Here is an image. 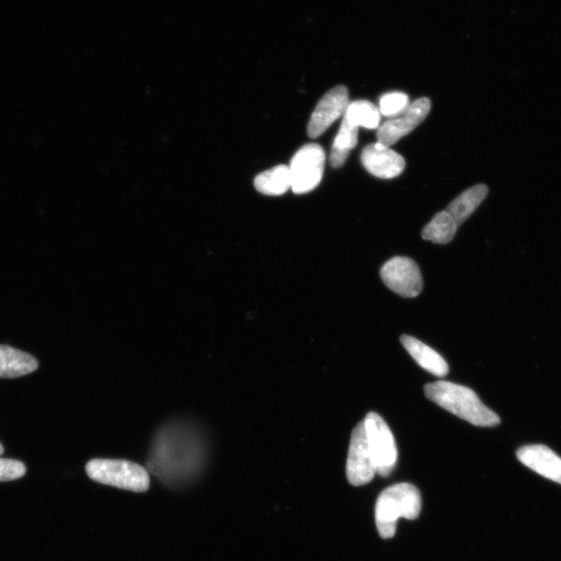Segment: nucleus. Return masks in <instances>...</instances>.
<instances>
[{
  "label": "nucleus",
  "instance_id": "nucleus-1",
  "mask_svg": "<svg viewBox=\"0 0 561 561\" xmlns=\"http://www.w3.org/2000/svg\"><path fill=\"white\" fill-rule=\"evenodd\" d=\"M200 436L182 424L168 425L156 436L148 461L150 471L168 486L192 482L205 463Z\"/></svg>",
  "mask_w": 561,
  "mask_h": 561
},
{
  "label": "nucleus",
  "instance_id": "nucleus-2",
  "mask_svg": "<svg viewBox=\"0 0 561 561\" xmlns=\"http://www.w3.org/2000/svg\"><path fill=\"white\" fill-rule=\"evenodd\" d=\"M424 392L432 402L473 425L493 427L500 424L499 416L468 387L439 381L427 384Z\"/></svg>",
  "mask_w": 561,
  "mask_h": 561
},
{
  "label": "nucleus",
  "instance_id": "nucleus-3",
  "mask_svg": "<svg viewBox=\"0 0 561 561\" xmlns=\"http://www.w3.org/2000/svg\"><path fill=\"white\" fill-rule=\"evenodd\" d=\"M421 495L410 484H398L386 489L376 506V522L383 539H391L400 518L415 520L421 512Z\"/></svg>",
  "mask_w": 561,
  "mask_h": 561
},
{
  "label": "nucleus",
  "instance_id": "nucleus-4",
  "mask_svg": "<svg viewBox=\"0 0 561 561\" xmlns=\"http://www.w3.org/2000/svg\"><path fill=\"white\" fill-rule=\"evenodd\" d=\"M86 471L94 482L105 486L137 493H144L150 487L148 471L133 462L95 459L87 464Z\"/></svg>",
  "mask_w": 561,
  "mask_h": 561
},
{
  "label": "nucleus",
  "instance_id": "nucleus-5",
  "mask_svg": "<svg viewBox=\"0 0 561 561\" xmlns=\"http://www.w3.org/2000/svg\"><path fill=\"white\" fill-rule=\"evenodd\" d=\"M326 153L322 146L308 144L291 159L289 166L291 190L302 195L312 192L323 180Z\"/></svg>",
  "mask_w": 561,
  "mask_h": 561
},
{
  "label": "nucleus",
  "instance_id": "nucleus-6",
  "mask_svg": "<svg viewBox=\"0 0 561 561\" xmlns=\"http://www.w3.org/2000/svg\"><path fill=\"white\" fill-rule=\"evenodd\" d=\"M364 423L367 444L377 473L389 476L397 463V447L390 427L377 413H369Z\"/></svg>",
  "mask_w": 561,
  "mask_h": 561
},
{
  "label": "nucleus",
  "instance_id": "nucleus-7",
  "mask_svg": "<svg viewBox=\"0 0 561 561\" xmlns=\"http://www.w3.org/2000/svg\"><path fill=\"white\" fill-rule=\"evenodd\" d=\"M384 283L397 295L412 299L419 296L423 280L417 263L408 257H394L381 270Z\"/></svg>",
  "mask_w": 561,
  "mask_h": 561
},
{
  "label": "nucleus",
  "instance_id": "nucleus-8",
  "mask_svg": "<svg viewBox=\"0 0 561 561\" xmlns=\"http://www.w3.org/2000/svg\"><path fill=\"white\" fill-rule=\"evenodd\" d=\"M431 109L430 98L422 97L415 100L403 115L388 120L379 127L378 142L387 147L393 146L416 129L429 116Z\"/></svg>",
  "mask_w": 561,
  "mask_h": 561
},
{
  "label": "nucleus",
  "instance_id": "nucleus-9",
  "mask_svg": "<svg viewBox=\"0 0 561 561\" xmlns=\"http://www.w3.org/2000/svg\"><path fill=\"white\" fill-rule=\"evenodd\" d=\"M376 473V465L366 440L364 423L360 422L352 434L346 463L347 479L353 486L360 487L370 483Z\"/></svg>",
  "mask_w": 561,
  "mask_h": 561
},
{
  "label": "nucleus",
  "instance_id": "nucleus-10",
  "mask_svg": "<svg viewBox=\"0 0 561 561\" xmlns=\"http://www.w3.org/2000/svg\"><path fill=\"white\" fill-rule=\"evenodd\" d=\"M350 104L349 90L337 86L330 90L316 105L308 125V135L316 139L342 117Z\"/></svg>",
  "mask_w": 561,
  "mask_h": 561
},
{
  "label": "nucleus",
  "instance_id": "nucleus-11",
  "mask_svg": "<svg viewBox=\"0 0 561 561\" xmlns=\"http://www.w3.org/2000/svg\"><path fill=\"white\" fill-rule=\"evenodd\" d=\"M361 160L371 175L381 179L398 177L406 168L405 158L380 142L366 146Z\"/></svg>",
  "mask_w": 561,
  "mask_h": 561
},
{
  "label": "nucleus",
  "instance_id": "nucleus-12",
  "mask_svg": "<svg viewBox=\"0 0 561 561\" xmlns=\"http://www.w3.org/2000/svg\"><path fill=\"white\" fill-rule=\"evenodd\" d=\"M517 457L532 471L561 485V458L547 446H524L518 450Z\"/></svg>",
  "mask_w": 561,
  "mask_h": 561
},
{
  "label": "nucleus",
  "instance_id": "nucleus-13",
  "mask_svg": "<svg viewBox=\"0 0 561 561\" xmlns=\"http://www.w3.org/2000/svg\"><path fill=\"white\" fill-rule=\"evenodd\" d=\"M405 349L424 370L431 372L438 378H444L449 372V366L444 358L418 339L404 335L400 338Z\"/></svg>",
  "mask_w": 561,
  "mask_h": 561
},
{
  "label": "nucleus",
  "instance_id": "nucleus-14",
  "mask_svg": "<svg viewBox=\"0 0 561 561\" xmlns=\"http://www.w3.org/2000/svg\"><path fill=\"white\" fill-rule=\"evenodd\" d=\"M39 363L28 353L0 345V379H14L36 371Z\"/></svg>",
  "mask_w": 561,
  "mask_h": 561
},
{
  "label": "nucleus",
  "instance_id": "nucleus-15",
  "mask_svg": "<svg viewBox=\"0 0 561 561\" xmlns=\"http://www.w3.org/2000/svg\"><path fill=\"white\" fill-rule=\"evenodd\" d=\"M489 194L488 186L485 184H478L470 187L467 191L462 193L454 199L446 208L451 218L460 227L472 215L473 212L482 204Z\"/></svg>",
  "mask_w": 561,
  "mask_h": 561
},
{
  "label": "nucleus",
  "instance_id": "nucleus-16",
  "mask_svg": "<svg viewBox=\"0 0 561 561\" xmlns=\"http://www.w3.org/2000/svg\"><path fill=\"white\" fill-rule=\"evenodd\" d=\"M381 113L378 106L367 100L351 102L343 115L342 123L354 129H378Z\"/></svg>",
  "mask_w": 561,
  "mask_h": 561
},
{
  "label": "nucleus",
  "instance_id": "nucleus-17",
  "mask_svg": "<svg viewBox=\"0 0 561 561\" xmlns=\"http://www.w3.org/2000/svg\"><path fill=\"white\" fill-rule=\"evenodd\" d=\"M255 189L266 196H281L291 189L289 167L281 165L258 175Z\"/></svg>",
  "mask_w": 561,
  "mask_h": 561
},
{
  "label": "nucleus",
  "instance_id": "nucleus-18",
  "mask_svg": "<svg viewBox=\"0 0 561 561\" xmlns=\"http://www.w3.org/2000/svg\"><path fill=\"white\" fill-rule=\"evenodd\" d=\"M459 226L445 211L438 212L422 231V238L434 244L447 245L456 236Z\"/></svg>",
  "mask_w": 561,
  "mask_h": 561
},
{
  "label": "nucleus",
  "instance_id": "nucleus-19",
  "mask_svg": "<svg viewBox=\"0 0 561 561\" xmlns=\"http://www.w3.org/2000/svg\"><path fill=\"white\" fill-rule=\"evenodd\" d=\"M410 104V98L407 94L391 92L381 97L379 111L381 116L393 119L403 115L409 109Z\"/></svg>",
  "mask_w": 561,
  "mask_h": 561
},
{
  "label": "nucleus",
  "instance_id": "nucleus-20",
  "mask_svg": "<svg viewBox=\"0 0 561 561\" xmlns=\"http://www.w3.org/2000/svg\"><path fill=\"white\" fill-rule=\"evenodd\" d=\"M25 465L16 460L0 459V482H11L24 476Z\"/></svg>",
  "mask_w": 561,
  "mask_h": 561
},
{
  "label": "nucleus",
  "instance_id": "nucleus-21",
  "mask_svg": "<svg viewBox=\"0 0 561 561\" xmlns=\"http://www.w3.org/2000/svg\"><path fill=\"white\" fill-rule=\"evenodd\" d=\"M4 451H5L4 446L2 444H0V456H2Z\"/></svg>",
  "mask_w": 561,
  "mask_h": 561
}]
</instances>
